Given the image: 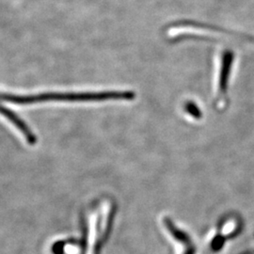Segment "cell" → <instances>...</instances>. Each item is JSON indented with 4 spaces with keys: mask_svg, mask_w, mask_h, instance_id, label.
I'll use <instances>...</instances> for the list:
<instances>
[{
    "mask_svg": "<svg viewBox=\"0 0 254 254\" xmlns=\"http://www.w3.org/2000/svg\"><path fill=\"white\" fill-rule=\"evenodd\" d=\"M136 94L131 91H78L63 92L47 91L35 94H13L0 92V102L18 106H29L46 102H67V103H89L105 101L135 99Z\"/></svg>",
    "mask_w": 254,
    "mask_h": 254,
    "instance_id": "1",
    "label": "cell"
},
{
    "mask_svg": "<svg viewBox=\"0 0 254 254\" xmlns=\"http://www.w3.org/2000/svg\"><path fill=\"white\" fill-rule=\"evenodd\" d=\"M0 116L4 117L7 121L15 127L19 132L25 137L28 145L34 146L37 143V136L35 133L28 127L27 123L23 121L22 118L13 112L11 109H8L0 102Z\"/></svg>",
    "mask_w": 254,
    "mask_h": 254,
    "instance_id": "2",
    "label": "cell"
},
{
    "mask_svg": "<svg viewBox=\"0 0 254 254\" xmlns=\"http://www.w3.org/2000/svg\"><path fill=\"white\" fill-rule=\"evenodd\" d=\"M234 62V53L231 50H226L222 55L221 68L218 79V97L225 96L227 93L229 78Z\"/></svg>",
    "mask_w": 254,
    "mask_h": 254,
    "instance_id": "3",
    "label": "cell"
},
{
    "mask_svg": "<svg viewBox=\"0 0 254 254\" xmlns=\"http://www.w3.org/2000/svg\"><path fill=\"white\" fill-rule=\"evenodd\" d=\"M185 110L194 118L200 119L201 116V112L199 107L193 103V102H187L185 105Z\"/></svg>",
    "mask_w": 254,
    "mask_h": 254,
    "instance_id": "4",
    "label": "cell"
}]
</instances>
